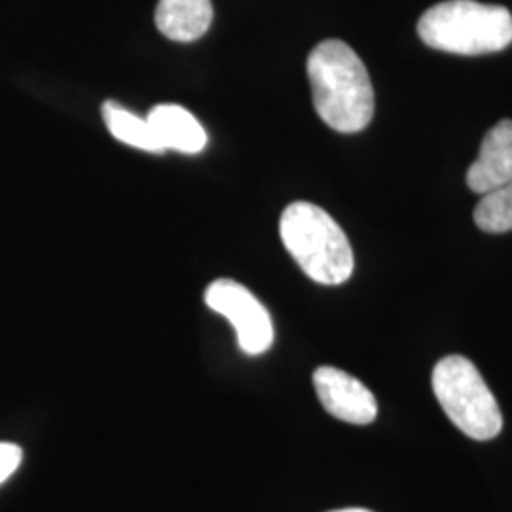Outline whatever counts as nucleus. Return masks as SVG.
I'll list each match as a JSON object with an SVG mask.
<instances>
[{"mask_svg": "<svg viewBox=\"0 0 512 512\" xmlns=\"http://www.w3.org/2000/svg\"><path fill=\"white\" fill-rule=\"evenodd\" d=\"M512 181V120H501L480 145L467 171V184L476 194H488Z\"/></svg>", "mask_w": 512, "mask_h": 512, "instance_id": "nucleus-7", "label": "nucleus"}, {"mask_svg": "<svg viewBox=\"0 0 512 512\" xmlns=\"http://www.w3.org/2000/svg\"><path fill=\"white\" fill-rule=\"evenodd\" d=\"M476 226L488 234L512 230V181L484 194L475 209Z\"/></svg>", "mask_w": 512, "mask_h": 512, "instance_id": "nucleus-11", "label": "nucleus"}, {"mask_svg": "<svg viewBox=\"0 0 512 512\" xmlns=\"http://www.w3.org/2000/svg\"><path fill=\"white\" fill-rule=\"evenodd\" d=\"M330 512H372V511H368V509H357V507H351V509H338V511H330Z\"/></svg>", "mask_w": 512, "mask_h": 512, "instance_id": "nucleus-13", "label": "nucleus"}, {"mask_svg": "<svg viewBox=\"0 0 512 512\" xmlns=\"http://www.w3.org/2000/svg\"><path fill=\"white\" fill-rule=\"evenodd\" d=\"M103 120L109 128L110 135L129 147L139 148L152 154L165 152L154 129L148 124L147 118H139L137 114L120 107L118 103L107 101L103 105Z\"/></svg>", "mask_w": 512, "mask_h": 512, "instance_id": "nucleus-10", "label": "nucleus"}, {"mask_svg": "<svg viewBox=\"0 0 512 512\" xmlns=\"http://www.w3.org/2000/svg\"><path fill=\"white\" fill-rule=\"evenodd\" d=\"M147 120L165 150L198 154L207 145L202 124L179 105H158L148 112Z\"/></svg>", "mask_w": 512, "mask_h": 512, "instance_id": "nucleus-9", "label": "nucleus"}, {"mask_svg": "<svg viewBox=\"0 0 512 512\" xmlns=\"http://www.w3.org/2000/svg\"><path fill=\"white\" fill-rule=\"evenodd\" d=\"M313 385L323 408L336 420L368 425L378 416V403L361 380L334 366H319L313 372Z\"/></svg>", "mask_w": 512, "mask_h": 512, "instance_id": "nucleus-6", "label": "nucleus"}, {"mask_svg": "<svg viewBox=\"0 0 512 512\" xmlns=\"http://www.w3.org/2000/svg\"><path fill=\"white\" fill-rule=\"evenodd\" d=\"M205 304L224 315L238 334L241 351L262 355L274 344V325L255 294L238 281L217 279L205 291Z\"/></svg>", "mask_w": 512, "mask_h": 512, "instance_id": "nucleus-5", "label": "nucleus"}, {"mask_svg": "<svg viewBox=\"0 0 512 512\" xmlns=\"http://www.w3.org/2000/svg\"><path fill=\"white\" fill-rule=\"evenodd\" d=\"M313 107L340 133H359L372 122L374 90L361 57L342 40L317 44L308 57Z\"/></svg>", "mask_w": 512, "mask_h": 512, "instance_id": "nucleus-1", "label": "nucleus"}, {"mask_svg": "<svg viewBox=\"0 0 512 512\" xmlns=\"http://www.w3.org/2000/svg\"><path fill=\"white\" fill-rule=\"evenodd\" d=\"M433 391L444 414L475 440H492L503 429L494 393L467 357L448 355L433 370Z\"/></svg>", "mask_w": 512, "mask_h": 512, "instance_id": "nucleus-4", "label": "nucleus"}, {"mask_svg": "<svg viewBox=\"0 0 512 512\" xmlns=\"http://www.w3.org/2000/svg\"><path fill=\"white\" fill-rule=\"evenodd\" d=\"M418 35L429 48L440 52L494 54L512 44V14L497 4L446 0L421 16Z\"/></svg>", "mask_w": 512, "mask_h": 512, "instance_id": "nucleus-3", "label": "nucleus"}, {"mask_svg": "<svg viewBox=\"0 0 512 512\" xmlns=\"http://www.w3.org/2000/svg\"><path fill=\"white\" fill-rule=\"evenodd\" d=\"M154 21L158 31L175 42L202 38L213 23L211 0H160Z\"/></svg>", "mask_w": 512, "mask_h": 512, "instance_id": "nucleus-8", "label": "nucleus"}, {"mask_svg": "<svg viewBox=\"0 0 512 512\" xmlns=\"http://www.w3.org/2000/svg\"><path fill=\"white\" fill-rule=\"evenodd\" d=\"M21 459H23V452L18 444L0 442V484L6 482L18 471Z\"/></svg>", "mask_w": 512, "mask_h": 512, "instance_id": "nucleus-12", "label": "nucleus"}, {"mask_svg": "<svg viewBox=\"0 0 512 512\" xmlns=\"http://www.w3.org/2000/svg\"><path fill=\"white\" fill-rule=\"evenodd\" d=\"M279 234L289 255L311 281L342 285L353 274L355 258L348 236L319 205L291 203L279 220Z\"/></svg>", "mask_w": 512, "mask_h": 512, "instance_id": "nucleus-2", "label": "nucleus"}]
</instances>
